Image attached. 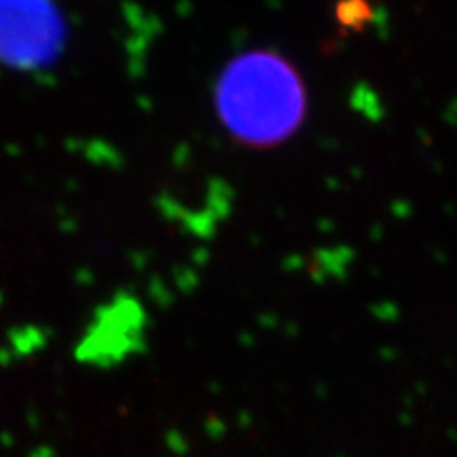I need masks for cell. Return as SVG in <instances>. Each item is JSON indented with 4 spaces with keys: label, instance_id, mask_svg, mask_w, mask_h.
I'll list each match as a JSON object with an SVG mask.
<instances>
[{
    "label": "cell",
    "instance_id": "2",
    "mask_svg": "<svg viewBox=\"0 0 457 457\" xmlns=\"http://www.w3.org/2000/svg\"><path fill=\"white\" fill-rule=\"evenodd\" d=\"M49 6L43 0H0V51L23 60L49 43Z\"/></svg>",
    "mask_w": 457,
    "mask_h": 457
},
{
    "label": "cell",
    "instance_id": "1",
    "mask_svg": "<svg viewBox=\"0 0 457 457\" xmlns=\"http://www.w3.org/2000/svg\"><path fill=\"white\" fill-rule=\"evenodd\" d=\"M216 111L237 142L254 148L277 146L294 136L305 121L303 77L277 51L239 53L216 83Z\"/></svg>",
    "mask_w": 457,
    "mask_h": 457
}]
</instances>
